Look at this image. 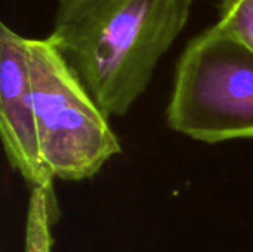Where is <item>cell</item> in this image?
<instances>
[{"mask_svg":"<svg viewBox=\"0 0 253 252\" xmlns=\"http://www.w3.org/2000/svg\"><path fill=\"white\" fill-rule=\"evenodd\" d=\"M168 126L206 144L253 138V52L216 24L194 36L175 67Z\"/></svg>","mask_w":253,"mask_h":252,"instance_id":"cell-2","label":"cell"},{"mask_svg":"<svg viewBox=\"0 0 253 252\" xmlns=\"http://www.w3.org/2000/svg\"><path fill=\"white\" fill-rule=\"evenodd\" d=\"M0 132L6 159L30 186L53 187L39 147L28 37L0 24Z\"/></svg>","mask_w":253,"mask_h":252,"instance_id":"cell-4","label":"cell"},{"mask_svg":"<svg viewBox=\"0 0 253 252\" xmlns=\"http://www.w3.org/2000/svg\"><path fill=\"white\" fill-rule=\"evenodd\" d=\"M194 0H56L47 39L102 111L125 116L184 31Z\"/></svg>","mask_w":253,"mask_h":252,"instance_id":"cell-1","label":"cell"},{"mask_svg":"<svg viewBox=\"0 0 253 252\" xmlns=\"http://www.w3.org/2000/svg\"><path fill=\"white\" fill-rule=\"evenodd\" d=\"M216 25L253 52V0H221Z\"/></svg>","mask_w":253,"mask_h":252,"instance_id":"cell-6","label":"cell"},{"mask_svg":"<svg viewBox=\"0 0 253 252\" xmlns=\"http://www.w3.org/2000/svg\"><path fill=\"white\" fill-rule=\"evenodd\" d=\"M58 217L59 209L53 187L31 189L25 220L24 252H52V230Z\"/></svg>","mask_w":253,"mask_h":252,"instance_id":"cell-5","label":"cell"},{"mask_svg":"<svg viewBox=\"0 0 253 252\" xmlns=\"http://www.w3.org/2000/svg\"><path fill=\"white\" fill-rule=\"evenodd\" d=\"M28 50L42 159L53 178L89 180L122 153L110 117L47 37L28 39Z\"/></svg>","mask_w":253,"mask_h":252,"instance_id":"cell-3","label":"cell"}]
</instances>
